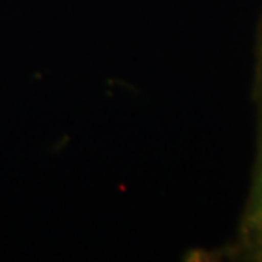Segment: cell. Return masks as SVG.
I'll return each mask as SVG.
<instances>
[{
	"label": "cell",
	"mask_w": 262,
	"mask_h": 262,
	"mask_svg": "<svg viewBox=\"0 0 262 262\" xmlns=\"http://www.w3.org/2000/svg\"><path fill=\"white\" fill-rule=\"evenodd\" d=\"M259 70H260V77H262V29H260V34H259Z\"/></svg>",
	"instance_id": "cell-2"
},
{
	"label": "cell",
	"mask_w": 262,
	"mask_h": 262,
	"mask_svg": "<svg viewBox=\"0 0 262 262\" xmlns=\"http://www.w3.org/2000/svg\"><path fill=\"white\" fill-rule=\"evenodd\" d=\"M240 242L255 259H262V104L259 116V148L250 196L240 223Z\"/></svg>",
	"instance_id": "cell-1"
}]
</instances>
